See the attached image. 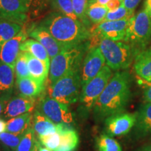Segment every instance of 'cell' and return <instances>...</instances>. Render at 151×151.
Segmentation results:
<instances>
[{"label": "cell", "mask_w": 151, "mask_h": 151, "mask_svg": "<svg viewBox=\"0 0 151 151\" xmlns=\"http://www.w3.org/2000/svg\"><path fill=\"white\" fill-rule=\"evenodd\" d=\"M137 113L136 130L139 136H146L151 132V103H145Z\"/></svg>", "instance_id": "23"}, {"label": "cell", "mask_w": 151, "mask_h": 151, "mask_svg": "<svg viewBox=\"0 0 151 151\" xmlns=\"http://www.w3.org/2000/svg\"><path fill=\"white\" fill-rule=\"evenodd\" d=\"M26 4L29 7V10L32 9L38 12L40 9H43L45 6L44 0H23Z\"/></svg>", "instance_id": "35"}, {"label": "cell", "mask_w": 151, "mask_h": 151, "mask_svg": "<svg viewBox=\"0 0 151 151\" xmlns=\"http://www.w3.org/2000/svg\"><path fill=\"white\" fill-rule=\"evenodd\" d=\"M98 151H122L118 141L108 134H102L96 139Z\"/></svg>", "instance_id": "27"}, {"label": "cell", "mask_w": 151, "mask_h": 151, "mask_svg": "<svg viewBox=\"0 0 151 151\" xmlns=\"http://www.w3.org/2000/svg\"><path fill=\"white\" fill-rule=\"evenodd\" d=\"M16 86L20 95L36 98L45 90V83L39 82L32 76L16 79Z\"/></svg>", "instance_id": "17"}, {"label": "cell", "mask_w": 151, "mask_h": 151, "mask_svg": "<svg viewBox=\"0 0 151 151\" xmlns=\"http://www.w3.org/2000/svg\"><path fill=\"white\" fill-rule=\"evenodd\" d=\"M12 94L13 93H6L0 94V118L2 117L6 105L12 97Z\"/></svg>", "instance_id": "36"}, {"label": "cell", "mask_w": 151, "mask_h": 151, "mask_svg": "<svg viewBox=\"0 0 151 151\" xmlns=\"http://www.w3.org/2000/svg\"><path fill=\"white\" fill-rule=\"evenodd\" d=\"M26 52L29 76L39 82L45 83L48 78L50 66L45 62L37 59L31 54Z\"/></svg>", "instance_id": "20"}, {"label": "cell", "mask_w": 151, "mask_h": 151, "mask_svg": "<svg viewBox=\"0 0 151 151\" xmlns=\"http://www.w3.org/2000/svg\"><path fill=\"white\" fill-rule=\"evenodd\" d=\"M20 51L27 52L37 59L45 62L47 65H50V58L45 47L39 41L33 39H27L22 43Z\"/></svg>", "instance_id": "24"}, {"label": "cell", "mask_w": 151, "mask_h": 151, "mask_svg": "<svg viewBox=\"0 0 151 151\" xmlns=\"http://www.w3.org/2000/svg\"><path fill=\"white\" fill-rule=\"evenodd\" d=\"M134 68L139 78L146 83H151V48L143 50L137 55Z\"/></svg>", "instance_id": "18"}, {"label": "cell", "mask_w": 151, "mask_h": 151, "mask_svg": "<svg viewBox=\"0 0 151 151\" xmlns=\"http://www.w3.org/2000/svg\"><path fill=\"white\" fill-rule=\"evenodd\" d=\"M3 151H14V150H11V148H8V147L4 146L3 145Z\"/></svg>", "instance_id": "46"}, {"label": "cell", "mask_w": 151, "mask_h": 151, "mask_svg": "<svg viewBox=\"0 0 151 151\" xmlns=\"http://www.w3.org/2000/svg\"><path fill=\"white\" fill-rule=\"evenodd\" d=\"M39 146H40V143H39V141L36 140L35 143V146H34L32 151H39Z\"/></svg>", "instance_id": "43"}, {"label": "cell", "mask_w": 151, "mask_h": 151, "mask_svg": "<svg viewBox=\"0 0 151 151\" xmlns=\"http://www.w3.org/2000/svg\"><path fill=\"white\" fill-rule=\"evenodd\" d=\"M90 48V40L68 46L50 60L48 83H54L67 73L81 69L84 57Z\"/></svg>", "instance_id": "3"}, {"label": "cell", "mask_w": 151, "mask_h": 151, "mask_svg": "<svg viewBox=\"0 0 151 151\" xmlns=\"http://www.w3.org/2000/svg\"><path fill=\"white\" fill-rule=\"evenodd\" d=\"M150 17H151V14H150Z\"/></svg>", "instance_id": "48"}, {"label": "cell", "mask_w": 151, "mask_h": 151, "mask_svg": "<svg viewBox=\"0 0 151 151\" xmlns=\"http://www.w3.org/2000/svg\"><path fill=\"white\" fill-rule=\"evenodd\" d=\"M27 32L24 27L14 38L6 41L0 48V60L14 67L15 63L20 52L22 43L27 39Z\"/></svg>", "instance_id": "14"}, {"label": "cell", "mask_w": 151, "mask_h": 151, "mask_svg": "<svg viewBox=\"0 0 151 151\" xmlns=\"http://www.w3.org/2000/svg\"><path fill=\"white\" fill-rule=\"evenodd\" d=\"M58 132L60 135L59 146L55 151H76L78 146L79 137L75 129L66 124H58Z\"/></svg>", "instance_id": "16"}, {"label": "cell", "mask_w": 151, "mask_h": 151, "mask_svg": "<svg viewBox=\"0 0 151 151\" xmlns=\"http://www.w3.org/2000/svg\"><path fill=\"white\" fill-rule=\"evenodd\" d=\"M131 18L116 21H104L90 28L91 38L111 39L115 41H124Z\"/></svg>", "instance_id": "9"}, {"label": "cell", "mask_w": 151, "mask_h": 151, "mask_svg": "<svg viewBox=\"0 0 151 151\" xmlns=\"http://www.w3.org/2000/svg\"><path fill=\"white\" fill-rule=\"evenodd\" d=\"M109 11H113L122 6V0H111L106 4Z\"/></svg>", "instance_id": "39"}, {"label": "cell", "mask_w": 151, "mask_h": 151, "mask_svg": "<svg viewBox=\"0 0 151 151\" xmlns=\"http://www.w3.org/2000/svg\"><path fill=\"white\" fill-rule=\"evenodd\" d=\"M109 9L106 6L101 5L97 2L88 4L87 17L91 23L98 24L104 21Z\"/></svg>", "instance_id": "26"}, {"label": "cell", "mask_w": 151, "mask_h": 151, "mask_svg": "<svg viewBox=\"0 0 151 151\" xmlns=\"http://www.w3.org/2000/svg\"><path fill=\"white\" fill-rule=\"evenodd\" d=\"M111 70V68L105 65L96 76L82 87L79 98L81 111L88 112L93 109L94 104L112 77Z\"/></svg>", "instance_id": "7"}, {"label": "cell", "mask_w": 151, "mask_h": 151, "mask_svg": "<svg viewBox=\"0 0 151 151\" xmlns=\"http://www.w3.org/2000/svg\"><path fill=\"white\" fill-rule=\"evenodd\" d=\"M15 76L14 67L0 60V94L13 93Z\"/></svg>", "instance_id": "22"}, {"label": "cell", "mask_w": 151, "mask_h": 151, "mask_svg": "<svg viewBox=\"0 0 151 151\" xmlns=\"http://www.w3.org/2000/svg\"><path fill=\"white\" fill-rule=\"evenodd\" d=\"M141 0H122V5L130 11L134 12Z\"/></svg>", "instance_id": "37"}, {"label": "cell", "mask_w": 151, "mask_h": 151, "mask_svg": "<svg viewBox=\"0 0 151 151\" xmlns=\"http://www.w3.org/2000/svg\"><path fill=\"white\" fill-rule=\"evenodd\" d=\"M105 63V58L99 47H90L84 57L81 68L82 87L97 75Z\"/></svg>", "instance_id": "11"}, {"label": "cell", "mask_w": 151, "mask_h": 151, "mask_svg": "<svg viewBox=\"0 0 151 151\" xmlns=\"http://www.w3.org/2000/svg\"><path fill=\"white\" fill-rule=\"evenodd\" d=\"M21 24L0 18V48L21 31Z\"/></svg>", "instance_id": "25"}, {"label": "cell", "mask_w": 151, "mask_h": 151, "mask_svg": "<svg viewBox=\"0 0 151 151\" xmlns=\"http://www.w3.org/2000/svg\"><path fill=\"white\" fill-rule=\"evenodd\" d=\"M14 69L15 73H16V79L29 76V72L27 65V58L25 52L20 51L18 58H17L16 63H15Z\"/></svg>", "instance_id": "30"}, {"label": "cell", "mask_w": 151, "mask_h": 151, "mask_svg": "<svg viewBox=\"0 0 151 151\" xmlns=\"http://www.w3.org/2000/svg\"><path fill=\"white\" fill-rule=\"evenodd\" d=\"M29 11L23 0H0V18L22 24Z\"/></svg>", "instance_id": "12"}, {"label": "cell", "mask_w": 151, "mask_h": 151, "mask_svg": "<svg viewBox=\"0 0 151 151\" xmlns=\"http://www.w3.org/2000/svg\"><path fill=\"white\" fill-rule=\"evenodd\" d=\"M131 78L126 71H118L112 76L93 106L95 118L106 119L123 112L131 98Z\"/></svg>", "instance_id": "1"}, {"label": "cell", "mask_w": 151, "mask_h": 151, "mask_svg": "<svg viewBox=\"0 0 151 151\" xmlns=\"http://www.w3.org/2000/svg\"><path fill=\"white\" fill-rule=\"evenodd\" d=\"M73 10L78 20L90 29L91 22L87 17L88 0H72Z\"/></svg>", "instance_id": "29"}, {"label": "cell", "mask_w": 151, "mask_h": 151, "mask_svg": "<svg viewBox=\"0 0 151 151\" xmlns=\"http://www.w3.org/2000/svg\"><path fill=\"white\" fill-rule=\"evenodd\" d=\"M97 1V0H88V4H90L94 3Z\"/></svg>", "instance_id": "47"}, {"label": "cell", "mask_w": 151, "mask_h": 151, "mask_svg": "<svg viewBox=\"0 0 151 151\" xmlns=\"http://www.w3.org/2000/svg\"><path fill=\"white\" fill-rule=\"evenodd\" d=\"M35 141V132L32 126L24 134L16 151H32Z\"/></svg>", "instance_id": "31"}, {"label": "cell", "mask_w": 151, "mask_h": 151, "mask_svg": "<svg viewBox=\"0 0 151 151\" xmlns=\"http://www.w3.org/2000/svg\"><path fill=\"white\" fill-rule=\"evenodd\" d=\"M145 9L149 14H151V0H146L145 2Z\"/></svg>", "instance_id": "41"}, {"label": "cell", "mask_w": 151, "mask_h": 151, "mask_svg": "<svg viewBox=\"0 0 151 151\" xmlns=\"http://www.w3.org/2000/svg\"><path fill=\"white\" fill-rule=\"evenodd\" d=\"M109 1H111V0H97V1H96V2L99 3L101 5H105L106 6V4L108 3Z\"/></svg>", "instance_id": "44"}, {"label": "cell", "mask_w": 151, "mask_h": 151, "mask_svg": "<svg viewBox=\"0 0 151 151\" xmlns=\"http://www.w3.org/2000/svg\"><path fill=\"white\" fill-rule=\"evenodd\" d=\"M39 141L41 145L50 150L55 151L59 146L60 143V135L58 132L50 134L48 135L39 136Z\"/></svg>", "instance_id": "34"}, {"label": "cell", "mask_w": 151, "mask_h": 151, "mask_svg": "<svg viewBox=\"0 0 151 151\" xmlns=\"http://www.w3.org/2000/svg\"><path fill=\"white\" fill-rule=\"evenodd\" d=\"M137 113L121 112L105 119V130L110 137H120L129 133L137 122Z\"/></svg>", "instance_id": "10"}, {"label": "cell", "mask_w": 151, "mask_h": 151, "mask_svg": "<svg viewBox=\"0 0 151 151\" xmlns=\"http://www.w3.org/2000/svg\"><path fill=\"white\" fill-rule=\"evenodd\" d=\"M29 37L39 41L45 47L50 60L68 47L58 42L48 30L40 25L32 29L29 34Z\"/></svg>", "instance_id": "15"}, {"label": "cell", "mask_w": 151, "mask_h": 151, "mask_svg": "<svg viewBox=\"0 0 151 151\" xmlns=\"http://www.w3.org/2000/svg\"><path fill=\"white\" fill-rule=\"evenodd\" d=\"M146 83V86L143 90V99L145 103H151V83Z\"/></svg>", "instance_id": "38"}, {"label": "cell", "mask_w": 151, "mask_h": 151, "mask_svg": "<svg viewBox=\"0 0 151 151\" xmlns=\"http://www.w3.org/2000/svg\"><path fill=\"white\" fill-rule=\"evenodd\" d=\"M6 130V122L4 119L0 118V134L3 133Z\"/></svg>", "instance_id": "40"}, {"label": "cell", "mask_w": 151, "mask_h": 151, "mask_svg": "<svg viewBox=\"0 0 151 151\" xmlns=\"http://www.w3.org/2000/svg\"><path fill=\"white\" fill-rule=\"evenodd\" d=\"M150 40L151 17L144 9L131 18L124 41L129 44L137 55L143 50Z\"/></svg>", "instance_id": "6"}, {"label": "cell", "mask_w": 151, "mask_h": 151, "mask_svg": "<svg viewBox=\"0 0 151 151\" xmlns=\"http://www.w3.org/2000/svg\"><path fill=\"white\" fill-rule=\"evenodd\" d=\"M23 135L24 134H16L11 133V132L6 131L0 134V141L3 143L4 146L16 151Z\"/></svg>", "instance_id": "32"}, {"label": "cell", "mask_w": 151, "mask_h": 151, "mask_svg": "<svg viewBox=\"0 0 151 151\" xmlns=\"http://www.w3.org/2000/svg\"><path fill=\"white\" fill-rule=\"evenodd\" d=\"M134 16V12L129 11L122 5L116 10L109 11L104 19V21H116V20H124V19L131 18Z\"/></svg>", "instance_id": "33"}, {"label": "cell", "mask_w": 151, "mask_h": 151, "mask_svg": "<svg viewBox=\"0 0 151 151\" xmlns=\"http://www.w3.org/2000/svg\"><path fill=\"white\" fill-rule=\"evenodd\" d=\"M32 119L33 114L32 112L24 113L16 118L9 119L6 121V131L16 134H24L29 127L32 126Z\"/></svg>", "instance_id": "21"}, {"label": "cell", "mask_w": 151, "mask_h": 151, "mask_svg": "<svg viewBox=\"0 0 151 151\" xmlns=\"http://www.w3.org/2000/svg\"><path fill=\"white\" fill-rule=\"evenodd\" d=\"M50 4L57 12L75 20H78L73 10L72 0H50Z\"/></svg>", "instance_id": "28"}, {"label": "cell", "mask_w": 151, "mask_h": 151, "mask_svg": "<svg viewBox=\"0 0 151 151\" xmlns=\"http://www.w3.org/2000/svg\"><path fill=\"white\" fill-rule=\"evenodd\" d=\"M82 89L81 69L67 73L48 88L49 97L62 104L70 105L78 101Z\"/></svg>", "instance_id": "5"}, {"label": "cell", "mask_w": 151, "mask_h": 151, "mask_svg": "<svg viewBox=\"0 0 151 151\" xmlns=\"http://www.w3.org/2000/svg\"><path fill=\"white\" fill-rule=\"evenodd\" d=\"M39 25L51 34L58 42L66 46H76L89 41L90 29L79 20L71 18L59 12H52Z\"/></svg>", "instance_id": "2"}, {"label": "cell", "mask_w": 151, "mask_h": 151, "mask_svg": "<svg viewBox=\"0 0 151 151\" xmlns=\"http://www.w3.org/2000/svg\"><path fill=\"white\" fill-rule=\"evenodd\" d=\"M58 124H55L41 111L36 110L33 114L32 127L35 134L39 136L48 135L58 131Z\"/></svg>", "instance_id": "19"}, {"label": "cell", "mask_w": 151, "mask_h": 151, "mask_svg": "<svg viewBox=\"0 0 151 151\" xmlns=\"http://www.w3.org/2000/svg\"><path fill=\"white\" fill-rule=\"evenodd\" d=\"M139 151H151V143L148 145H146L141 148Z\"/></svg>", "instance_id": "42"}, {"label": "cell", "mask_w": 151, "mask_h": 151, "mask_svg": "<svg viewBox=\"0 0 151 151\" xmlns=\"http://www.w3.org/2000/svg\"><path fill=\"white\" fill-rule=\"evenodd\" d=\"M38 110L55 124H71L74 122L69 105L60 102L48 95L41 98Z\"/></svg>", "instance_id": "8"}, {"label": "cell", "mask_w": 151, "mask_h": 151, "mask_svg": "<svg viewBox=\"0 0 151 151\" xmlns=\"http://www.w3.org/2000/svg\"><path fill=\"white\" fill-rule=\"evenodd\" d=\"M35 106V98L24 97L20 94L11 97L6 105L1 118L8 120L24 113L32 112Z\"/></svg>", "instance_id": "13"}, {"label": "cell", "mask_w": 151, "mask_h": 151, "mask_svg": "<svg viewBox=\"0 0 151 151\" xmlns=\"http://www.w3.org/2000/svg\"><path fill=\"white\" fill-rule=\"evenodd\" d=\"M39 151H52V150H50V149L46 148V147H42L41 146V144L40 143V146H39Z\"/></svg>", "instance_id": "45"}, {"label": "cell", "mask_w": 151, "mask_h": 151, "mask_svg": "<svg viewBox=\"0 0 151 151\" xmlns=\"http://www.w3.org/2000/svg\"><path fill=\"white\" fill-rule=\"evenodd\" d=\"M94 46L99 47L106 65L114 71H118L129 68L137 55L132 47L122 41H115L104 38H91L90 48Z\"/></svg>", "instance_id": "4"}]
</instances>
